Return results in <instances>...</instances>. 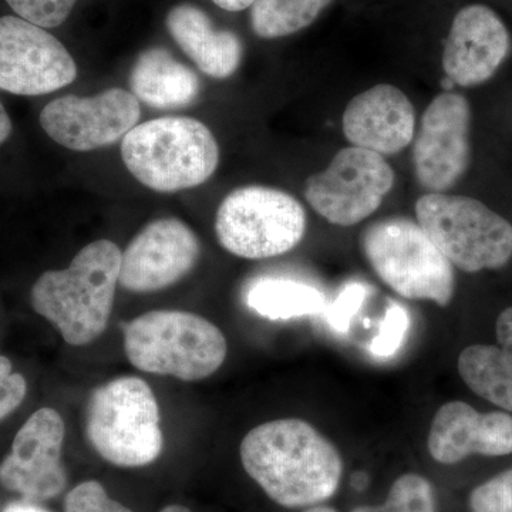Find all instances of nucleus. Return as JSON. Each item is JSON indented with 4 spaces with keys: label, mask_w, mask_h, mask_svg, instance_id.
I'll return each instance as SVG.
<instances>
[{
    "label": "nucleus",
    "mask_w": 512,
    "mask_h": 512,
    "mask_svg": "<svg viewBox=\"0 0 512 512\" xmlns=\"http://www.w3.org/2000/svg\"><path fill=\"white\" fill-rule=\"evenodd\" d=\"M248 476L271 500L286 508L325 503L343 474L339 451L315 427L299 419L268 421L241 443Z\"/></svg>",
    "instance_id": "f257e3e1"
},
{
    "label": "nucleus",
    "mask_w": 512,
    "mask_h": 512,
    "mask_svg": "<svg viewBox=\"0 0 512 512\" xmlns=\"http://www.w3.org/2000/svg\"><path fill=\"white\" fill-rule=\"evenodd\" d=\"M121 251L107 239L84 247L63 271H47L32 288V306L72 346H84L107 328L119 284Z\"/></svg>",
    "instance_id": "f03ea898"
},
{
    "label": "nucleus",
    "mask_w": 512,
    "mask_h": 512,
    "mask_svg": "<svg viewBox=\"0 0 512 512\" xmlns=\"http://www.w3.org/2000/svg\"><path fill=\"white\" fill-rule=\"evenodd\" d=\"M121 156L141 184L175 192L210 180L220 163V147L201 121L171 116L134 127L123 138Z\"/></svg>",
    "instance_id": "7ed1b4c3"
},
{
    "label": "nucleus",
    "mask_w": 512,
    "mask_h": 512,
    "mask_svg": "<svg viewBox=\"0 0 512 512\" xmlns=\"http://www.w3.org/2000/svg\"><path fill=\"white\" fill-rule=\"evenodd\" d=\"M123 335L131 365L184 382L207 379L227 357V340L221 330L190 312L144 313L124 323Z\"/></svg>",
    "instance_id": "20e7f679"
},
{
    "label": "nucleus",
    "mask_w": 512,
    "mask_h": 512,
    "mask_svg": "<svg viewBox=\"0 0 512 512\" xmlns=\"http://www.w3.org/2000/svg\"><path fill=\"white\" fill-rule=\"evenodd\" d=\"M360 247L375 274L403 298L443 308L453 299L454 266L419 222L399 217L373 222L362 232Z\"/></svg>",
    "instance_id": "39448f33"
},
{
    "label": "nucleus",
    "mask_w": 512,
    "mask_h": 512,
    "mask_svg": "<svg viewBox=\"0 0 512 512\" xmlns=\"http://www.w3.org/2000/svg\"><path fill=\"white\" fill-rule=\"evenodd\" d=\"M86 427L94 450L114 466H148L163 450L156 396L138 377H119L97 387Z\"/></svg>",
    "instance_id": "423d86ee"
},
{
    "label": "nucleus",
    "mask_w": 512,
    "mask_h": 512,
    "mask_svg": "<svg viewBox=\"0 0 512 512\" xmlns=\"http://www.w3.org/2000/svg\"><path fill=\"white\" fill-rule=\"evenodd\" d=\"M416 218L448 261L468 274L500 269L512 256V225L484 202L447 192H427Z\"/></svg>",
    "instance_id": "0eeeda50"
},
{
    "label": "nucleus",
    "mask_w": 512,
    "mask_h": 512,
    "mask_svg": "<svg viewBox=\"0 0 512 512\" xmlns=\"http://www.w3.org/2000/svg\"><path fill=\"white\" fill-rule=\"evenodd\" d=\"M306 212L286 191L247 185L221 202L215 232L222 248L245 259L284 255L305 237Z\"/></svg>",
    "instance_id": "6e6552de"
},
{
    "label": "nucleus",
    "mask_w": 512,
    "mask_h": 512,
    "mask_svg": "<svg viewBox=\"0 0 512 512\" xmlns=\"http://www.w3.org/2000/svg\"><path fill=\"white\" fill-rule=\"evenodd\" d=\"M396 175L380 154L348 147L329 167L305 183V198L313 211L338 227H353L379 210L393 190Z\"/></svg>",
    "instance_id": "1a4fd4ad"
},
{
    "label": "nucleus",
    "mask_w": 512,
    "mask_h": 512,
    "mask_svg": "<svg viewBox=\"0 0 512 512\" xmlns=\"http://www.w3.org/2000/svg\"><path fill=\"white\" fill-rule=\"evenodd\" d=\"M471 107L463 94L443 92L430 101L414 138V174L424 190L447 192L471 163Z\"/></svg>",
    "instance_id": "9d476101"
},
{
    "label": "nucleus",
    "mask_w": 512,
    "mask_h": 512,
    "mask_svg": "<svg viewBox=\"0 0 512 512\" xmlns=\"http://www.w3.org/2000/svg\"><path fill=\"white\" fill-rule=\"evenodd\" d=\"M72 55L46 29L19 16L0 18V90L42 96L74 82Z\"/></svg>",
    "instance_id": "9b49d317"
},
{
    "label": "nucleus",
    "mask_w": 512,
    "mask_h": 512,
    "mask_svg": "<svg viewBox=\"0 0 512 512\" xmlns=\"http://www.w3.org/2000/svg\"><path fill=\"white\" fill-rule=\"evenodd\" d=\"M133 93L109 89L93 97L64 96L50 101L40 113V126L60 146L92 151L124 138L140 120Z\"/></svg>",
    "instance_id": "f8f14e48"
},
{
    "label": "nucleus",
    "mask_w": 512,
    "mask_h": 512,
    "mask_svg": "<svg viewBox=\"0 0 512 512\" xmlns=\"http://www.w3.org/2000/svg\"><path fill=\"white\" fill-rule=\"evenodd\" d=\"M64 423L56 410H37L13 440L12 451L0 463V484L23 500L55 498L66 487L62 464Z\"/></svg>",
    "instance_id": "ddd939ff"
},
{
    "label": "nucleus",
    "mask_w": 512,
    "mask_h": 512,
    "mask_svg": "<svg viewBox=\"0 0 512 512\" xmlns=\"http://www.w3.org/2000/svg\"><path fill=\"white\" fill-rule=\"evenodd\" d=\"M512 50V35L503 16L485 3L463 6L444 42V74L454 86L476 87L493 79Z\"/></svg>",
    "instance_id": "4468645a"
},
{
    "label": "nucleus",
    "mask_w": 512,
    "mask_h": 512,
    "mask_svg": "<svg viewBox=\"0 0 512 512\" xmlns=\"http://www.w3.org/2000/svg\"><path fill=\"white\" fill-rule=\"evenodd\" d=\"M197 235L177 218L148 224L121 254L119 284L130 292H156L190 274L200 258Z\"/></svg>",
    "instance_id": "2eb2a0df"
},
{
    "label": "nucleus",
    "mask_w": 512,
    "mask_h": 512,
    "mask_svg": "<svg viewBox=\"0 0 512 512\" xmlns=\"http://www.w3.org/2000/svg\"><path fill=\"white\" fill-rule=\"evenodd\" d=\"M342 128L353 147L394 156L416 136V110L399 87L377 84L349 101Z\"/></svg>",
    "instance_id": "dca6fc26"
},
{
    "label": "nucleus",
    "mask_w": 512,
    "mask_h": 512,
    "mask_svg": "<svg viewBox=\"0 0 512 512\" xmlns=\"http://www.w3.org/2000/svg\"><path fill=\"white\" fill-rule=\"evenodd\" d=\"M430 456L437 463L457 464L471 454L485 457L512 453V416L503 412L478 413L464 402L440 407L427 440Z\"/></svg>",
    "instance_id": "f3484780"
},
{
    "label": "nucleus",
    "mask_w": 512,
    "mask_h": 512,
    "mask_svg": "<svg viewBox=\"0 0 512 512\" xmlns=\"http://www.w3.org/2000/svg\"><path fill=\"white\" fill-rule=\"evenodd\" d=\"M168 33L178 47L212 79L224 80L237 72L244 56L241 37L217 29L198 6L181 3L168 12Z\"/></svg>",
    "instance_id": "a211bd4d"
},
{
    "label": "nucleus",
    "mask_w": 512,
    "mask_h": 512,
    "mask_svg": "<svg viewBox=\"0 0 512 512\" xmlns=\"http://www.w3.org/2000/svg\"><path fill=\"white\" fill-rule=\"evenodd\" d=\"M130 87L137 100L160 110L184 109L200 94L197 74L163 47H151L138 56Z\"/></svg>",
    "instance_id": "6ab92c4d"
},
{
    "label": "nucleus",
    "mask_w": 512,
    "mask_h": 512,
    "mask_svg": "<svg viewBox=\"0 0 512 512\" xmlns=\"http://www.w3.org/2000/svg\"><path fill=\"white\" fill-rule=\"evenodd\" d=\"M498 346H468L458 357V372L478 396L512 412V306L497 320Z\"/></svg>",
    "instance_id": "aec40b11"
},
{
    "label": "nucleus",
    "mask_w": 512,
    "mask_h": 512,
    "mask_svg": "<svg viewBox=\"0 0 512 512\" xmlns=\"http://www.w3.org/2000/svg\"><path fill=\"white\" fill-rule=\"evenodd\" d=\"M245 301L269 320L316 316L326 309V298L316 286L286 278H261L249 285Z\"/></svg>",
    "instance_id": "412c9836"
},
{
    "label": "nucleus",
    "mask_w": 512,
    "mask_h": 512,
    "mask_svg": "<svg viewBox=\"0 0 512 512\" xmlns=\"http://www.w3.org/2000/svg\"><path fill=\"white\" fill-rule=\"evenodd\" d=\"M333 0H256L251 28L261 39H282L309 28Z\"/></svg>",
    "instance_id": "4be33fe9"
},
{
    "label": "nucleus",
    "mask_w": 512,
    "mask_h": 512,
    "mask_svg": "<svg viewBox=\"0 0 512 512\" xmlns=\"http://www.w3.org/2000/svg\"><path fill=\"white\" fill-rule=\"evenodd\" d=\"M382 512H436L433 485L419 474H404L394 481Z\"/></svg>",
    "instance_id": "5701e85b"
},
{
    "label": "nucleus",
    "mask_w": 512,
    "mask_h": 512,
    "mask_svg": "<svg viewBox=\"0 0 512 512\" xmlns=\"http://www.w3.org/2000/svg\"><path fill=\"white\" fill-rule=\"evenodd\" d=\"M409 329V312L399 303L390 302V306L380 322L379 333L370 342V355L377 359H390L397 355L406 342Z\"/></svg>",
    "instance_id": "b1692460"
},
{
    "label": "nucleus",
    "mask_w": 512,
    "mask_h": 512,
    "mask_svg": "<svg viewBox=\"0 0 512 512\" xmlns=\"http://www.w3.org/2000/svg\"><path fill=\"white\" fill-rule=\"evenodd\" d=\"M79 0H6L19 18L43 29L63 25Z\"/></svg>",
    "instance_id": "393cba45"
},
{
    "label": "nucleus",
    "mask_w": 512,
    "mask_h": 512,
    "mask_svg": "<svg viewBox=\"0 0 512 512\" xmlns=\"http://www.w3.org/2000/svg\"><path fill=\"white\" fill-rule=\"evenodd\" d=\"M470 507L473 512H512V468L478 485Z\"/></svg>",
    "instance_id": "a878e982"
},
{
    "label": "nucleus",
    "mask_w": 512,
    "mask_h": 512,
    "mask_svg": "<svg viewBox=\"0 0 512 512\" xmlns=\"http://www.w3.org/2000/svg\"><path fill=\"white\" fill-rule=\"evenodd\" d=\"M64 512H133L111 500L103 485L86 481L74 487L64 501Z\"/></svg>",
    "instance_id": "bb28decb"
},
{
    "label": "nucleus",
    "mask_w": 512,
    "mask_h": 512,
    "mask_svg": "<svg viewBox=\"0 0 512 512\" xmlns=\"http://www.w3.org/2000/svg\"><path fill=\"white\" fill-rule=\"evenodd\" d=\"M366 288L362 284H349L343 288L332 305L326 306L323 315L326 323L339 333L348 332L350 322L362 308L366 299Z\"/></svg>",
    "instance_id": "cd10ccee"
},
{
    "label": "nucleus",
    "mask_w": 512,
    "mask_h": 512,
    "mask_svg": "<svg viewBox=\"0 0 512 512\" xmlns=\"http://www.w3.org/2000/svg\"><path fill=\"white\" fill-rule=\"evenodd\" d=\"M25 377L13 373L12 362L0 356V420L15 412L26 396Z\"/></svg>",
    "instance_id": "c85d7f7f"
},
{
    "label": "nucleus",
    "mask_w": 512,
    "mask_h": 512,
    "mask_svg": "<svg viewBox=\"0 0 512 512\" xmlns=\"http://www.w3.org/2000/svg\"><path fill=\"white\" fill-rule=\"evenodd\" d=\"M211 2L227 12H242V10L252 8L256 0H211Z\"/></svg>",
    "instance_id": "c756f323"
},
{
    "label": "nucleus",
    "mask_w": 512,
    "mask_h": 512,
    "mask_svg": "<svg viewBox=\"0 0 512 512\" xmlns=\"http://www.w3.org/2000/svg\"><path fill=\"white\" fill-rule=\"evenodd\" d=\"M3 512H49L45 510V508L40 507L33 501L23 500V501H15V503H10L6 505L5 510Z\"/></svg>",
    "instance_id": "7c9ffc66"
},
{
    "label": "nucleus",
    "mask_w": 512,
    "mask_h": 512,
    "mask_svg": "<svg viewBox=\"0 0 512 512\" xmlns=\"http://www.w3.org/2000/svg\"><path fill=\"white\" fill-rule=\"evenodd\" d=\"M10 133H12V121H10L8 111L0 103V144L8 140Z\"/></svg>",
    "instance_id": "2f4dec72"
},
{
    "label": "nucleus",
    "mask_w": 512,
    "mask_h": 512,
    "mask_svg": "<svg viewBox=\"0 0 512 512\" xmlns=\"http://www.w3.org/2000/svg\"><path fill=\"white\" fill-rule=\"evenodd\" d=\"M369 484V477H367L366 473L363 471H359L355 476L352 477V485L356 488L357 491H363Z\"/></svg>",
    "instance_id": "473e14b6"
},
{
    "label": "nucleus",
    "mask_w": 512,
    "mask_h": 512,
    "mask_svg": "<svg viewBox=\"0 0 512 512\" xmlns=\"http://www.w3.org/2000/svg\"><path fill=\"white\" fill-rule=\"evenodd\" d=\"M305 512H338L335 508L326 507V505H312Z\"/></svg>",
    "instance_id": "72a5a7b5"
},
{
    "label": "nucleus",
    "mask_w": 512,
    "mask_h": 512,
    "mask_svg": "<svg viewBox=\"0 0 512 512\" xmlns=\"http://www.w3.org/2000/svg\"><path fill=\"white\" fill-rule=\"evenodd\" d=\"M160 512H191L188 508L183 507V505H168L164 510Z\"/></svg>",
    "instance_id": "f704fd0d"
},
{
    "label": "nucleus",
    "mask_w": 512,
    "mask_h": 512,
    "mask_svg": "<svg viewBox=\"0 0 512 512\" xmlns=\"http://www.w3.org/2000/svg\"><path fill=\"white\" fill-rule=\"evenodd\" d=\"M352 512H382L380 507H357Z\"/></svg>",
    "instance_id": "c9c22d12"
}]
</instances>
